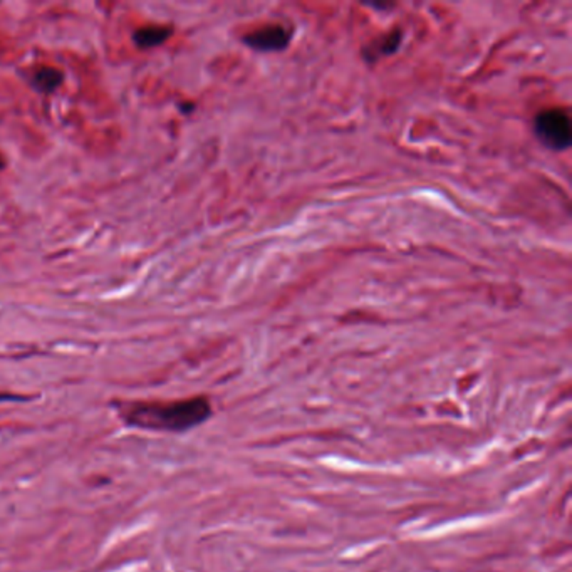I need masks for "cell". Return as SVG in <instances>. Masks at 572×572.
I'll return each mask as SVG.
<instances>
[{
    "mask_svg": "<svg viewBox=\"0 0 572 572\" xmlns=\"http://www.w3.org/2000/svg\"><path fill=\"white\" fill-rule=\"evenodd\" d=\"M118 413L128 426L183 433L202 425L212 416V404L205 396L178 399V401H133L121 403Z\"/></svg>",
    "mask_w": 572,
    "mask_h": 572,
    "instance_id": "obj_1",
    "label": "cell"
},
{
    "mask_svg": "<svg viewBox=\"0 0 572 572\" xmlns=\"http://www.w3.org/2000/svg\"><path fill=\"white\" fill-rule=\"evenodd\" d=\"M534 134L542 146L552 151H566L572 143V126L567 111L544 109L534 119Z\"/></svg>",
    "mask_w": 572,
    "mask_h": 572,
    "instance_id": "obj_2",
    "label": "cell"
},
{
    "mask_svg": "<svg viewBox=\"0 0 572 572\" xmlns=\"http://www.w3.org/2000/svg\"><path fill=\"white\" fill-rule=\"evenodd\" d=\"M292 39V31L287 26L274 24L260 27L244 36L242 43L257 53H281L287 49Z\"/></svg>",
    "mask_w": 572,
    "mask_h": 572,
    "instance_id": "obj_3",
    "label": "cell"
},
{
    "mask_svg": "<svg viewBox=\"0 0 572 572\" xmlns=\"http://www.w3.org/2000/svg\"><path fill=\"white\" fill-rule=\"evenodd\" d=\"M27 82L41 95H53L63 86L64 72L58 68L37 66L27 74Z\"/></svg>",
    "mask_w": 572,
    "mask_h": 572,
    "instance_id": "obj_4",
    "label": "cell"
},
{
    "mask_svg": "<svg viewBox=\"0 0 572 572\" xmlns=\"http://www.w3.org/2000/svg\"><path fill=\"white\" fill-rule=\"evenodd\" d=\"M403 43V31L394 29L388 34L381 36L379 39L371 41L369 44L362 49V55L367 63H376V60L384 58V55H392L399 49Z\"/></svg>",
    "mask_w": 572,
    "mask_h": 572,
    "instance_id": "obj_5",
    "label": "cell"
},
{
    "mask_svg": "<svg viewBox=\"0 0 572 572\" xmlns=\"http://www.w3.org/2000/svg\"><path fill=\"white\" fill-rule=\"evenodd\" d=\"M173 36L171 26H145L133 32V43L139 49H153L165 44Z\"/></svg>",
    "mask_w": 572,
    "mask_h": 572,
    "instance_id": "obj_6",
    "label": "cell"
},
{
    "mask_svg": "<svg viewBox=\"0 0 572 572\" xmlns=\"http://www.w3.org/2000/svg\"><path fill=\"white\" fill-rule=\"evenodd\" d=\"M6 168V158H4L2 153H0V170Z\"/></svg>",
    "mask_w": 572,
    "mask_h": 572,
    "instance_id": "obj_7",
    "label": "cell"
}]
</instances>
